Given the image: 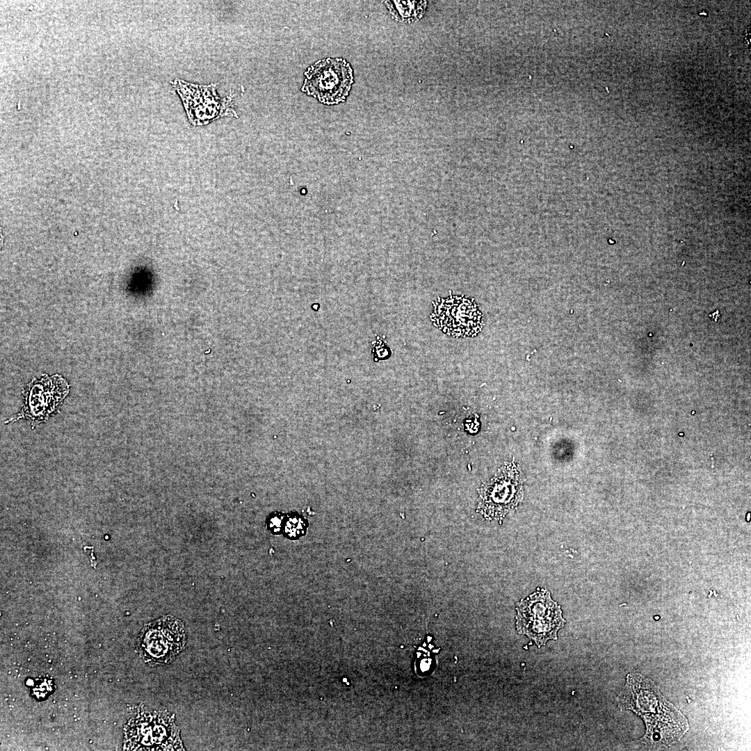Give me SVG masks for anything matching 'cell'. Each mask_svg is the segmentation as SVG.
<instances>
[{"mask_svg": "<svg viewBox=\"0 0 751 751\" xmlns=\"http://www.w3.org/2000/svg\"><path fill=\"white\" fill-rule=\"evenodd\" d=\"M69 390L68 382L60 375H43L39 380L33 379L23 390V407L4 423L25 419L31 421L33 429L37 425L46 422L50 416L59 412Z\"/></svg>", "mask_w": 751, "mask_h": 751, "instance_id": "cell-6", "label": "cell"}, {"mask_svg": "<svg viewBox=\"0 0 751 751\" xmlns=\"http://www.w3.org/2000/svg\"><path fill=\"white\" fill-rule=\"evenodd\" d=\"M481 313L475 303L463 296H450L435 302L431 319L448 334L471 337L481 328Z\"/></svg>", "mask_w": 751, "mask_h": 751, "instance_id": "cell-9", "label": "cell"}, {"mask_svg": "<svg viewBox=\"0 0 751 751\" xmlns=\"http://www.w3.org/2000/svg\"><path fill=\"white\" fill-rule=\"evenodd\" d=\"M304 74L301 90L328 105L344 102L354 81L350 63L341 58L319 60Z\"/></svg>", "mask_w": 751, "mask_h": 751, "instance_id": "cell-5", "label": "cell"}, {"mask_svg": "<svg viewBox=\"0 0 751 751\" xmlns=\"http://www.w3.org/2000/svg\"><path fill=\"white\" fill-rule=\"evenodd\" d=\"M709 316L710 318L716 322H718L720 318V314L718 309L710 314Z\"/></svg>", "mask_w": 751, "mask_h": 751, "instance_id": "cell-12", "label": "cell"}, {"mask_svg": "<svg viewBox=\"0 0 751 751\" xmlns=\"http://www.w3.org/2000/svg\"><path fill=\"white\" fill-rule=\"evenodd\" d=\"M516 611L517 632L527 636L538 647L549 640H557L558 631L565 623L560 606L544 588L522 599Z\"/></svg>", "mask_w": 751, "mask_h": 751, "instance_id": "cell-3", "label": "cell"}, {"mask_svg": "<svg viewBox=\"0 0 751 751\" xmlns=\"http://www.w3.org/2000/svg\"><path fill=\"white\" fill-rule=\"evenodd\" d=\"M524 479L513 463L501 468L498 474L481 489L479 507L485 515L503 517L522 501Z\"/></svg>", "mask_w": 751, "mask_h": 751, "instance_id": "cell-7", "label": "cell"}, {"mask_svg": "<svg viewBox=\"0 0 751 751\" xmlns=\"http://www.w3.org/2000/svg\"><path fill=\"white\" fill-rule=\"evenodd\" d=\"M186 645L184 623L167 615L144 626L137 638L136 650L145 663L156 666L172 663Z\"/></svg>", "mask_w": 751, "mask_h": 751, "instance_id": "cell-4", "label": "cell"}, {"mask_svg": "<svg viewBox=\"0 0 751 751\" xmlns=\"http://www.w3.org/2000/svg\"><path fill=\"white\" fill-rule=\"evenodd\" d=\"M394 19L402 22H413L420 19L427 6L426 1H386Z\"/></svg>", "mask_w": 751, "mask_h": 751, "instance_id": "cell-10", "label": "cell"}, {"mask_svg": "<svg viewBox=\"0 0 751 751\" xmlns=\"http://www.w3.org/2000/svg\"><path fill=\"white\" fill-rule=\"evenodd\" d=\"M284 527L285 534L289 539H298L306 533L307 520L297 512L287 515Z\"/></svg>", "mask_w": 751, "mask_h": 751, "instance_id": "cell-11", "label": "cell"}, {"mask_svg": "<svg viewBox=\"0 0 751 751\" xmlns=\"http://www.w3.org/2000/svg\"><path fill=\"white\" fill-rule=\"evenodd\" d=\"M124 750H184L175 716L166 709L140 705L124 728Z\"/></svg>", "mask_w": 751, "mask_h": 751, "instance_id": "cell-2", "label": "cell"}, {"mask_svg": "<svg viewBox=\"0 0 751 751\" xmlns=\"http://www.w3.org/2000/svg\"><path fill=\"white\" fill-rule=\"evenodd\" d=\"M617 700L620 709L631 710L643 719L647 741L669 745L688 730V723L681 712L661 695L652 681L639 674L627 676Z\"/></svg>", "mask_w": 751, "mask_h": 751, "instance_id": "cell-1", "label": "cell"}, {"mask_svg": "<svg viewBox=\"0 0 751 751\" xmlns=\"http://www.w3.org/2000/svg\"><path fill=\"white\" fill-rule=\"evenodd\" d=\"M174 87L183 101L190 122L195 125L206 124L234 113L231 99H220L214 84L199 86L175 80Z\"/></svg>", "mask_w": 751, "mask_h": 751, "instance_id": "cell-8", "label": "cell"}]
</instances>
